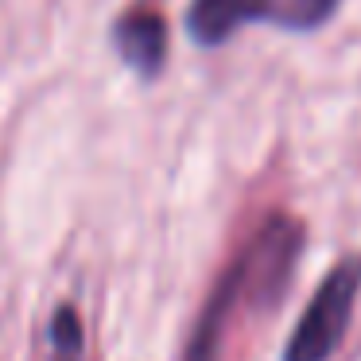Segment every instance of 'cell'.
Listing matches in <instances>:
<instances>
[{
	"label": "cell",
	"mask_w": 361,
	"mask_h": 361,
	"mask_svg": "<svg viewBox=\"0 0 361 361\" xmlns=\"http://www.w3.org/2000/svg\"><path fill=\"white\" fill-rule=\"evenodd\" d=\"M299 252H303V226L295 218H283V214L268 218L260 226V233L249 241V249L214 283L210 299L198 311L195 334L187 342L183 361H218L221 338H226V326L233 319L237 303L245 295H252L257 303H276L280 291L288 288Z\"/></svg>",
	"instance_id": "6da1fadb"
},
{
	"label": "cell",
	"mask_w": 361,
	"mask_h": 361,
	"mask_svg": "<svg viewBox=\"0 0 361 361\" xmlns=\"http://www.w3.org/2000/svg\"><path fill=\"white\" fill-rule=\"evenodd\" d=\"M342 0H190L187 4V35L198 47H221L245 24H272L288 32L322 27Z\"/></svg>",
	"instance_id": "7a4b0ae2"
},
{
	"label": "cell",
	"mask_w": 361,
	"mask_h": 361,
	"mask_svg": "<svg viewBox=\"0 0 361 361\" xmlns=\"http://www.w3.org/2000/svg\"><path fill=\"white\" fill-rule=\"evenodd\" d=\"M357 295H361V252H353V257H342L322 276L319 291L303 307L288 345H283V361H330L334 357V350L342 345L345 330H350Z\"/></svg>",
	"instance_id": "3957f363"
},
{
	"label": "cell",
	"mask_w": 361,
	"mask_h": 361,
	"mask_svg": "<svg viewBox=\"0 0 361 361\" xmlns=\"http://www.w3.org/2000/svg\"><path fill=\"white\" fill-rule=\"evenodd\" d=\"M113 47L140 78H156L167 59V20L148 4L121 12L113 20Z\"/></svg>",
	"instance_id": "277c9868"
},
{
	"label": "cell",
	"mask_w": 361,
	"mask_h": 361,
	"mask_svg": "<svg viewBox=\"0 0 361 361\" xmlns=\"http://www.w3.org/2000/svg\"><path fill=\"white\" fill-rule=\"evenodd\" d=\"M51 345H55V357L51 361H82V345H86V334H82V319L71 303H63L51 319Z\"/></svg>",
	"instance_id": "5b68a950"
}]
</instances>
